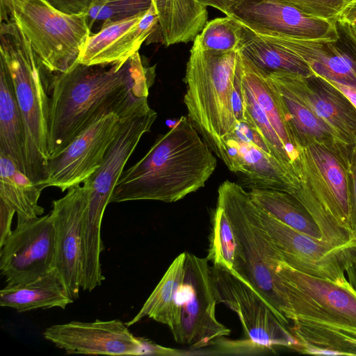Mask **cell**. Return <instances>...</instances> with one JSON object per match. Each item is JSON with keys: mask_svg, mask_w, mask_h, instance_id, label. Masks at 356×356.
<instances>
[{"mask_svg": "<svg viewBox=\"0 0 356 356\" xmlns=\"http://www.w3.org/2000/svg\"><path fill=\"white\" fill-rule=\"evenodd\" d=\"M155 67L146 65L139 52L127 61L89 66L76 63L52 75L49 88V159L106 114L124 120L149 107L147 97Z\"/></svg>", "mask_w": 356, "mask_h": 356, "instance_id": "cell-1", "label": "cell"}, {"mask_svg": "<svg viewBox=\"0 0 356 356\" xmlns=\"http://www.w3.org/2000/svg\"><path fill=\"white\" fill-rule=\"evenodd\" d=\"M216 165L207 143L188 118L181 116L140 160L122 172L109 203L177 202L204 187Z\"/></svg>", "mask_w": 356, "mask_h": 356, "instance_id": "cell-2", "label": "cell"}, {"mask_svg": "<svg viewBox=\"0 0 356 356\" xmlns=\"http://www.w3.org/2000/svg\"><path fill=\"white\" fill-rule=\"evenodd\" d=\"M350 148L299 145L286 173L287 193L309 212L324 241L334 246L355 239L350 223Z\"/></svg>", "mask_w": 356, "mask_h": 356, "instance_id": "cell-3", "label": "cell"}, {"mask_svg": "<svg viewBox=\"0 0 356 356\" xmlns=\"http://www.w3.org/2000/svg\"><path fill=\"white\" fill-rule=\"evenodd\" d=\"M238 52L205 50L195 38L184 78L188 118L222 161L224 138L237 123L233 97Z\"/></svg>", "mask_w": 356, "mask_h": 356, "instance_id": "cell-4", "label": "cell"}, {"mask_svg": "<svg viewBox=\"0 0 356 356\" xmlns=\"http://www.w3.org/2000/svg\"><path fill=\"white\" fill-rule=\"evenodd\" d=\"M217 204L224 209L236 241L232 273L260 294L289 325L291 310L276 273L282 259L264 228L249 192L226 180L218 187Z\"/></svg>", "mask_w": 356, "mask_h": 356, "instance_id": "cell-5", "label": "cell"}, {"mask_svg": "<svg viewBox=\"0 0 356 356\" xmlns=\"http://www.w3.org/2000/svg\"><path fill=\"white\" fill-rule=\"evenodd\" d=\"M0 60L10 75L24 125L26 175L43 185L49 160V97L29 40L10 19L1 21Z\"/></svg>", "mask_w": 356, "mask_h": 356, "instance_id": "cell-6", "label": "cell"}, {"mask_svg": "<svg viewBox=\"0 0 356 356\" xmlns=\"http://www.w3.org/2000/svg\"><path fill=\"white\" fill-rule=\"evenodd\" d=\"M1 21L14 22L29 40L42 67L51 75L77 63L91 35L87 13L61 11L47 0H0Z\"/></svg>", "mask_w": 356, "mask_h": 356, "instance_id": "cell-7", "label": "cell"}, {"mask_svg": "<svg viewBox=\"0 0 356 356\" xmlns=\"http://www.w3.org/2000/svg\"><path fill=\"white\" fill-rule=\"evenodd\" d=\"M276 273L289 303L291 324L356 337V290L298 271L281 261Z\"/></svg>", "mask_w": 356, "mask_h": 356, "instance_id": "cell-8", "label": "cell"}, {"mask_svg": "<svg viewBox=\"0 0 356 356\" xmlns=\"http://www.w3.org/2000/svg\"><path fill=\"white\" fill-rule=\"evenodd\" d=\"M185 252L184 277L177 293L179 323L172 334L176 342L199 349L229 335L231 330L216 318L218 300L209 261Z\"/></svg>", "mask_w": 356, "mask_h": 356, "instance_id": "cell-9", "label": "cell"}, {"mask_svg": "<svg viewBox=\"0 0 356 356\" xmlns=\"http://www.w3.org/2000/svg\"><path fill=\"white\" fill-rule=\"evenodd\" d=\"M211 275L218 303L238 316L247 339L259 348L284 346L297 351L289 325L252 286L230 270L213 265Z\"/></svg>", "mask_w": 356, "mask_h": 356, "instance_id": "cell-10", "label": "cell"}, {"mask_svg": "<svg viewBox=\"0 0 356 356\" xmlns=\"http://www.w3.org/2000/svg\"><path fill=\"white\" fill-rule=\"evenodd\" d=\"M157 118L149 107L121 121L99 168L84 182L90 186L89 198L82 220V231L89 237L101 235L103 215L115 186L142 136Z\"/></svg>", "mask_w": 356, "mask_h": 356, "instance_id": "cell-11", "label": "cell"}, {"mask_svg": "<svg viewBox=\"0 0 356 356\" xmlns=\"http://www.w3.org/2000/svg\"><path fill=\"white\" fill-rule=\"evenodd\" d=\"M55 232L50 213L17 222L0 248V270L7 284L32 282L54 268Z\"/></svg>", "mask_w": 356, "mask_h": 356, "instance_id": "cell-12", "label": "cell"}, {"mask_svg": "<svg viewBox=\"0 0 356 356\" xmlns=\"http://www.w3.org/2000/svg\"><path fill=\"white\" fill-rule=\"evenodd\" d=\"M121 121L106 114L75 138L63 151L49 159L43 185L63 192L79 186L101 165Z\"/></svg>", "mask_w": 356, "mask_h": 356, "instance_id": "cell-13", "label": "cell"}, {"mask_svg": "<svg viewBox=\"0 0 356 356\" xmlns=\"http://www.w3.org/2000/svg\"><path fill=\"white\" fill-rule=\"evenodd\" d=\"M229 17L257 34L334 42L339 39L337 22L308 15L281 0H245Z\"/></svg>", "mask_w": 356, "mask_h": 356, "instance_id": "cell-14", "label": "cell"}, {"mask_svg": "<svg viewBox=\"0 0 356 356\" xmlns=\"http://www.w3.org/2000/svg\"><path fill=\"white\" fill-rule=\"evenodd\" d=\"M257 207L263 227L283 261L312 276L340 284L349 282L340 256L342 245L334 246L300 232Z\"/></svg>", "mask_w": 356, "mask_h": 356, "instance_id": "cell-15", "label": "cell"}, {"mask_svg": "<svg viewBox=\"0 0 356 356\" xmlns=\"http://www.w3.org/2000/svg\"><path fill=\"white\" fill-rule=\"evenodd\" d=\"M264 72L270 80L291 92L326 122L345 144H356V108L325 79L282 70Z\"/></svg>", "mask_w": 356, "mask_h": 356, "instance_id": "cell-16", "label": "cell"}, {"mask_svg": "<svg viewBox=\"0 0 356 356\" xmlns=\"http://www.w3.org/2000/svg\"><path fill=\"white\" fill-rule=\"evenodd\" d=\"M90 186H76L52 202L49 213L55 232L54 268L61 275L71 298L81 289L82 219L89 198Z\"/></svg>", "mask_w": 356, "mask_h": 356, "instance_id": "cell-17", "label": "cell"}, {"mask_svg": "<svg viewBox=\"0 0 356 356\" xmlns=\"http://www.w3.org/2000/svg\"><path fill=\"white\" fill-rule=\"evenodd\" d=\"M43 337L70 354L141 355L145 350L143 337L134 336L119 319L53 325Z\"/></svg>", "mask_w": 356, "mask_h": 356, "instance_id": "cell-18", "label": "cell"}, {"mask_svg": "<svg viewBox=\"0 0 356 356\" xmlns=\"http://www.w3.org/2000/svg\"><path fill=\"white\" fill-rule=\"evenodd\" d=\"M224 163L241 175L243 184L252 188L287 192L286 175L256 130L245 122L224 138Z\"/></svg>", "mask_w": 356, "mask_h": 356, "instance_id": "cell-19", "label": "cell"}, {"mask_svg": "<svg viewBox=\"0 0 356 356\" xmlns=\"http://www.w3.org/2000/svg\"><path fill=\"white\" fill-rule=\"evenodd\" d=\"M159 25L154 6L138 15L102 24L83 45L77 63L111 65L127 61L138 52L142 44Z\"/></svg>", "mask_w": 356, "mask_h": 356, "instance_id": "cell-20", "label": "cell"}, {"mask_svg": "<svg viewBox=\"0 0 356 356\" xmlns=\"http://www.w3.org/2000/svg\"><path fill=\"white\" fill-rule=\"evenodd\" d=\"M274 37L301 57L315 75L356 88V58L341 50L335 42Z\"/></svg>", "mask_w": 356, "mask_h": 356, "instance_id": "cell-21", "label": "cell"}, {"mask_svg": "<svg viewBox=\"0 0 356 356\" xmlns=\"http://www.w3.org/2000/svg\"><path fill=\"white\" fill-rule=\"evenodd\" d=\"M74 301L55 268L32 282L7 284L0 291V306L18 312L53 307L65 309Z\"/></svg>", "mask_w": 356, "mask_h": 356, "instance_id": "cell-22", "label": "cell"}, {"mask_svg": "<svg viewBox=\"0 0 356 356\" xmlns=\"http://www.w3.org/2000/svg\"><path fill=\"white\" fill-rule=\"evenodd\" d=\"M164 44L194 41L207 23V6L197 0H152Z\"/></svg>", "mask_w": 356, "mask_h": 356, "instance_id": "cell-23", "label": "cell"}, {"mask_svg": "<svg viewBox=\"0 0 356 356\" xmlns=\"http://www.w3.org/2000/svg\"><path fill=\"white\" fill-rule=\"evenodd\" d=\"M0 152L26 175L25 129L10 75L0 60Z\"/></svg>", "mask_w": 356, "mask_h": 356, "instance_id": "cell-24", "label": "cell"}, {"mask_svg": "<svg viewBox=\"0 0 356 356\" xmlns=\"http://www.w3.org/2000/svg\"><path fill=\"white\" fill-rule=\"evenodd\" d=\"M186 252L179 254L147 299L138 313L126 325L129 327L145 317L167 325L173 333L179 323L177 293L184 277Z\"/></svg>", "mask_w": 356, "mask_h": 356, "instance_id": "cell-25", "label": "cell"}, {"mask_svg": "<svg viewBox=\"0 0 356 356\" xmlns=\"http://www.w3.org/2000/svg\"><path fill=\"white\" fill-rule=\"evenodd\" d=\"M44 188L31 181L9 156L0 152V200L15 211L17 222L44 213L38 200Z\"/></svg>", "mask_w": 356, "mask_h": 356, "instance_id": "cell-26", "label": "cell"}, {"mask_svg": "<svg viewBox=\"0 0 356 356\" xmlns=\"http://www.w3.org/2000/svg\"><path fill=\"white\" fill-rule=\"evenodd\" d=\"M245 28L239 51L259 67L266 72L282 70L304 76L314 75L301 57L283 45L275 37L257 34Z\"/></svg>", "mask_w": 356, "mask_h": 356, "instance_id": "cell-27", "label": "cell"}, {"mask_svg": "<svg viewBox=\"0 0 356 356\" xmlns=\"http://www.w3.org/2000/svg\"><path fill=\"white\" fill-rule=\"evenodd\" d=\"M266 73V72H265ZM266 77L280 94L289 122L299 145L318 143L338 148H350L323 120L296 99L291 92Z\"/></svg>", "mask_w": 356, "mask_h": 356, "instance_id": "cell-28", "label": "cell"}, {"mask_svg": "<svg viewBox=\"0 0 356 356\" xmlns=\"http://www.w3.org/2000/svg\"><path fill=\"white\" fill-rule=\"evenodd\" d=\"M249 194L256 205L279 221L312 238L324 241L319 227L309 212L291 194L263 188H252Z\"/></svg>", "mask_w": 356, "mask_h": 356, "instance_id": "cell-29", "label": "cell"}, {"mask_svg": "<svg viewBox=\"0 0 356 356\" xmlns=\"http://www.w3.org/2000/svg\"><path fill=\"white\" fill-rule=\"evenodd\" d=\"M289 329L298 343L297 351L301 353L356 356V337L295 324H290Z\"/></svg>", "mask_w": 356, "mask_h": 356, "instance_id": "cell-30", "label": "cell"}, {"mask_svg": "<svg viewBox=\"0 0 356 356\" xmlns=\"http://www.w3.org/2000/svg\"><path fill=\"white\" fill-rule=\"evenodd\" d=\"M241 81L242 85L243 122H245L257 131L286 175L291 165V161L285 147L270 125L262 109L257 104L251 90L242 81L241 79Z\"/></svg>", "mask_w": 356, "mask_h": 356, "instance_id": "cell-31", "label": "cell"}, {"mask_svg": "<svg viewBox=\"0 0 356 356\" xmlns=\"http://www.w3.org/2000/svg\"><path fill=\"white\" fill-rule=\"evenodd\" d=\"M236 241L232 226L224 210L218 204L213 213L211 232L207 259L213 265L234 271Z\"/></svg>", "mask_w": 356, "mask_h": 356, "instance_id": "cell-32", "label": "cell"}, {"mask_svg": "<svg viewBox=\"0 0 356 356\" xmlns=\"http://www.w3.org/2000/svg\"><path fill=\"white\" fill-rule=\"evenodd\" d=\"M245 29L241 22L227 16L207 22L196 38L205 50L238 51L241 47Z\"/></svg>", "mask_w": 356, "mask_h": 356, "instance_id": "cell-33", "label": "cell"}, {"mask_svg": "<svg viewBox=\"0 0 356 356\" xmlns=\"http://www.w3.org/2000/svg\"><path fill=\"white\" fill-rule=\"evenodd\" d=\"M152 0H102L93 2L87 13L89 26L101 21L102 24L124 19L147 11Z\"/></svg>", "mask_w": 356, "mask_h": 356, "instance_id": "cell-34", "label": "cell"}, {"mask_svg": "<svg viewBox=\"0 0 356 356\" xmlns=\"http://www.w3.org/2000/svg\"><path fill=\"white\" fill-rule=\"evenodd\" d=\"M310 16L337 23L343 13L356 0H281Z\"/></svg>", "mask_w": 356, "mask_h": 356, "instance_id": "cell-35", "label": "cell"}, {"mask_svg": "<svg viewBox=\"0 0 356 356\" xmlns=\"http://www.w3.org/2000/svg\"><path fill=\"white\" fill-rule=\"evenodd\" d=\"M340 256L348 280L356 290V238L341 246Z\"/></svg>", "mask_w": 356, "mask_h": 356, "instance_id": "cell-36", "label": "cell"}, {"mask_svg": "<svg viewBox=\"0 0 356 356\" xmlns=\"http://www.w3.org/2000/svg\"><path fill=\"white\" fill-rule=\"evenodd\" d=\"M348 173L350 179V223L356 235V144L351 147L349 155Z\"/></svg>", "mask_w": 356, "mask_h": 356, "instance_id": "cell-37", "label": "cell"}, {"mask_svg": "<svg viewBox=\"0 0 356 356\" xmlns=\"http://www.w3.org/2000/svg\"><path fill=\"white\" fill-rule=\"evenodd\" d=\"M58 10L71 14L88 13L93 0H47Z\"/></svg>", "mask_w": 356, "mask_h": 356, "instance_id": "cell-38", "label": "cell"}, {"mask_svg": "<svg viewBox=\"0 0 356 356\" xmlns=\"http://www.w3.org/2000/svg\"><path fill=\"white\" fill-rule=\"evenodd\" d=\"M15 211L0 200V248L12 232L11 224Z\"/></svg>", "mask_w": 356, "mask_h": 356, "instance_id": "cell-39", "label": "cell"}, {"mask_svg": "<svg viewBox=\"0 0 356 356\" xmlns=\"http://www.w3.org/2000/svg\"><path fill=\"white\" fill-rule=\"evenodd\" d=\"M201 4L205 6H211L215 8L226 16H230L232 11L238 5L245 0H197Z\"/></svg>", "mask_w": 356, "mask_h": 356, "instance_id": "cell-40", "label": "cell"}, {"mask_svg": "<svg viewBox=\"0 0 356 356\" xmlns=\"http://www.w3.org/2000/svg\"><path fill=\"white\" fill-rule=\"evenodd\" d=\"M143 340L145 346L143 355H179L181 354L178 350L162 346L148 339L143 338Z\"/></svg>", "mask_w": 356, "mask_h": 356, "instance_id": "cell-41", "label": "cell"}, {"mask_svg": "<svg viewBox=\"0 0 356 356\" xmlns=\"http://www.w3.org/2000/svg\"><path fill=\"white\" fill-rule=\"evenodd\" d=\"M326 80V79H325ZM339 90L356 108V88L344 85L333 81L326 80Z\"/></svg>", "mask_w": 356, "mask_h": 356, "instance_id": "cell-42", "label": "cell"}, {"mask_svg": "<svg viewBox=\"0 0 356 356\" xmlns=\"http://www.w3.org/2000/svg\"><path fill=\"white\" fill-rule=\"evenodd\" d=\"M356 22V1L351 4L341 15L337 22L352 23Z\"/></svg>", "mask_w": 356, "mask_h": 356, "instance_id": "cell-43", "label": "cell"}, {"mask_svg": "<svg viewBox=\"0 0 356 356\" xmlns=\"http://www.w3.org/2000/svg\"><path fill=\"white\" fill-rule=\"evenodd\" d=\"M347 37L356 49V22L339 24Z\"/></svg>", "mask_w": 356, "mask_h": 356, "instance_id": "cell-44", "label": "cell"}, {"mask_svg": "<svg viewBox=\"0 0 356 356\" xmlns=\"http://www.w3.org/2000/svg\"><path fill=\"white\" fill-rule=\"evenodd\" d=\"M100 1H102V0H93V2ZM93 2H92V3H93Z\"/></svg>", "mask_w": 356, "mask_h": 356, "instance_id": "cell-45", "label": "cell"}, {"mask_svg": "<svg viewBox=\"0 0 356 356\" xmlns=\"http://www.w3.org/2000/svg\"><path fill=\"white\" fill-rule=\"evenodd\" d=\"M355 238H356V235H355Z\"/></svg>", "mask_w": 356, "mask_h": 356, "instance_id": "cell-46", "label": "cell"}]
</instances>
